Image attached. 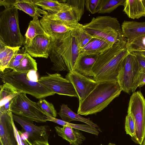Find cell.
Here are the masks:
<instances>
[{
    "mask_svg": "<svg viewBox=\"0 0 145 145\" xmlns=\"http://www.w3.org/2000/svg\"><path fill=\"white\" fill-rule=\"evenodd\" d=\"M141 67L133 52L123 60L118 76L117 81L122 90L129 94L137 89L136 84Z\"/></svg>",
    "mask_w": 145,
    "mask_h": 145,
    "instance_id": "9c48e42d",
    "label": "cell"
},
{
    "mask_svg": "<svg viewBox=\"0 0 145 145\" xmlns=\"http://www.w3.org/2000/svg\"><path fill=\"white\" fill-rule=\"evenodd\" d=\"M25 39L21 33L18 9L14 7L0 12V42L9 47H21Z\"/></svg>",
    "mask_w": 145,
    "mask_h": 145,
    "instance_id": "5b68a950",
    "label": "cell"
},
{
    "mask_svg": "<svg viewBox=\"0 0 145 145\" xmlns=\"http://www.w3.org/2000/svg\"><path fill=\"white\" fill-rule=\"evenodd\" d=\"M126 46L130 52L145 51V34L127 40Z\"/></svg>",
    "mask_w": 145,
    "mask_h": 145,
    "instance_id": "1f68e13d",
    "label": "cell"
},
{
    "mask_svg": "<svg viewBox=\"0 0 145 145\" xmlns=\"http://www.w3.org/2000/svg\"><path fill=\"white\" fill-rule=\"evenodd\" d=\"M145 85V69H142L139 73L137 80L136 87H141Z\"/></svg>",
    "mask_w": 145,
    "mask_h": 145,
    "instance_id": "74e56055",
    "label": "cell"
},
{
    "mask_svg": "<svg viewBox=\"0 0 145 145\" xmlns=\"http://www.w3.org/2000/svg\"><path fill=\"white\" fill-rule=\"evenodd\" d=\"M137 52L145 57V51H142Z\"/></svg>",
    "mask_w": 145,
    "mask_h": 145,
    "instance_id": "ee69618b",
    "label": "cell"
},
{
    "mask_svg": "<svg viewBox=\"0 0 145 145\" xmlns=\"http://www.w3.org/2000/svg\"><path fill=\"white\" fill-rule=\"evenodd\" d=\"M121 27L122 35L127 40L145 34V21L124 20Z\"/></svg>",
    "mask_w": 145,
    "mask_h": 145,
    "instance_id": "ac0fdd59",
    "label": "cell"
},
{
    "mask_svg": "<svg viewBox=\"0 0 145 145\" xmlns=\"http://www.w3.org/2000/svg\"><path fill=\"white\" fill-rule=\"evenodd\" d=\"M27 72H19L13 70L4 71L0 72V76L4 83L9 84L18 91L29 94L37 99H42L55 95V93L38 82L28 80L27 78Z\"/></svg>",
    "mask_w": 145,
    "mask_h": 145,
    "instance_id": "8992f818",
    "label": "cell"
},
{
    "mask_svg": "<svg viewBox=\"0 0 145 145\" xmlns=\"http://www.w3.org/2000/svg\"><path fill=\"white\" fill-rule=\"evenodd\" d=\"M12 70L22 72H27L31 70L37 71V63L32 57L26 52L20 65Z\"/></svg>",
    "mask_w": 145,
    "mask_h": 145,
    "instance_id": "f546056e",
    "label": "cell"
},
{
    "mask_svg": "<svg viewBox=\"0 0 145 145\" xmlns=\"http://www.w3.org/2000/svg\"><path fill=\"white\" fill-rule=\"evenodd\" d=\"M12 114L11 111L0 113V141L3 145H18Z\"/></svg>",
    "mask_w": 145,
    "mask_h": 145,
    "instance_id": "7c38bea8",
    "label": "cell"
},
{
    "mask_svg": "<svg viewBox=\"0 0 145 145\" xmlns=\"http://www.w3.org/2000/svg\"><path fill=\"white\" fill-rule=\"evenodd\" d=\"M21 47H12L0 42V71L3 72L6 69L11 59L16 55Z\"/></svg>",
    "mask_w": 145,
    "mask_h": 145,
    "instance_id": "484cf974",
    "label": "cell"
},
{
    "mask_svg": "<svg viewBox=\"0 0 145 145\" xmlns=\"http://www.w3.org/2000/svg\"><path fill=\"white\" fill-rule=\"evenodd\" d=\"M122 91L117 81L98 83L84 100L79 104L77 114L86 116L101 112L118 97Z\"/></svg>",
    "mask_w": 145,
    "mask_h": 145,
    "instance_id": "3957f363",
    "label": "cell"
},
{
    "mask_svg": "<svg viewBox=\"0 0 145 145\" xmlns=\"http://www.w3.org/2000/svg\"><path fill=\"white\" fill-rule=\"evenodd\" d=\"M101 0H85V5L86 9L91 14L97 13V10Z\"/></svg>",
    "mask_w": 145,
    "mask_h": 145,
    "instance_id": "8d00e7d4",
    "label": "cell"
},
{
    "mask_svg": "<svg viewBox=\"0 0 145 145\" xmlns=\"http://www.w3.org/2000/svg\"><path fill=\"white\" fill-rule=\"evenodd\" d=\"M14 1V0H0V5L4 6L5 8H8L13 7V4Z\"/></svg>",
    "mask_w": 145,
    "mask_h": 145,
    "instance_id": "b9f144b4",
    "label": "cell"
},
{
    "mask_svg": "<svg viewBox=\"0 0 145 145\" xmlns=\"http://www.w3.org/2000/svg\"><path fill=\"white\" fill-rule=\"evenodd\" d=\"M125 0H101L97 10L99 14L109 13L119 6L123 5Z\"/></svg>",
    "mask_w": 145,
    "mask_h": 145,
    "instance_id": "4dcf8cb0",
    "label": "cell"
},
{
    "mask_svg": "<svg viewBox=\"0 0 145 145\" xmlns=\"http://www.w3.org/2000/svg\"><path fill=\"white\" fill-rule=\"evenodd\" d=\"M51 40L48 35H37L29 45L24 46L25 51L32 57L47 59L49 57Z\"/></svg>",
    "mask_w": 145,
    "mask_h": 145,
    "instance_id": "4fadbf2b",
    "label": "cell"
},
{
    "mask_svg": "<svg viewBox=\"0 0 145 145\" xmlns=\"http://www.w3.org/2000/svg\"><path fill=\"white\" fill-rule=\"evenodd\" d=\"M48 35L46 33L42 27L38 18H33L29 24L28 28L25 34L24 46L29 45L35 37L37 35Z\"/></svg>",
    "mask_w": 145,
    "mask_h": 145,
    "instance_id": "d4e9b609",
    "label": "cell"
},
{
    "mask_svg": "<svg viewBox=\"0 0 145 145\" xmlns=\"http://www.w3.org/2000/svg\"><path fill=\"white\" fill-rule=\"evenodd\" d=\"M32 144V145H50L48 142L47 139L45 140H36L33 142Z\"/></svg>",
    "mask_w": 145,
    "mask_h": 145,
    "instance_id": "7bdbcfd3",
    "label": "cell"
},
{
    "mask_svg": "<svg viewBox=\"0 0 145 145\" xmlns=\"http://www.w3.org/2000/svg\"><path fill=\"white\" fill-rule=\"evenodd\" d=\"M84 29L93 38L103 40L113 45L125 38L117 18L110 16H98L83 25Z\"/></svg>",
    "mask_w": 145,
    "mask_h": 145,
    "instance_id": "277c9868",
    "label": "cell"
},
{
    "mask_svg": "<svg viewBox=\"0 0 145 145\" xmlns=\"http://www.w3.org/2000/svg\"><path fill=\"white\" fill-rule=\"evenodd\" d=\"M123 11L130 18L145 17V0H125Z\"/></svg>",
    "mask_w": 145,
    "mask_h": 145,
    "instance_id": "e0dca14e",
    "label": "cell"
},
{
    "mask_svg": "<svg viewBox=\"0 0 145 145\" xmlns=\"http://www.w3.org/2000/svg\"><path fill=\"white\" fill-rule=\"evenodd\" d=\"M0 107L11 100L21 92L11 84L4 83L0 86Z\"/></svg>",
    "mask_w": 145,
    "mask_h": 145,
    "instance_id": "83f0119b",
    "label": "cell"
},
{
    "mask_svg": "<svg viewBox=\"0 0 145 145\" xmlns=\"http://www.w3.org/2000/svg\"><path fill=\"white\" fill-rule=\"evenodd\" d=\"M25 52L24 47L20 49L17 54L11 59L7 66L6 69H9L13 70L18 66L24 58Z\"/></svg>",
    "mask_w": 145,
    "mask_h": 145,
    "instance_id": "e575fe53",
    "label": "cell"
},
{
    "mask_svg": "<svg viewBox=\"0 0 145 145\" xmlns=\"http://www.w3.org/2000/svg\"><path fill=\"white\" fill-rule=\"evenodd\" d=\"M125 130L127 134L131 137L135 135V123L134 119L130 113H128L125 119Z\"/></svg>",
    "mask_w": 145,
    "mask_h": 145,
    "instance_id": "d590c367",
    "label": "cell"
},
{
    "mask_svg": "<svg viewBox=\"0 0 145 145\" xmlns=\"http://www.w3.org/2000/svg\"><path fill=\"white\" fill-rule=\"evenodd\" d=\"M14 98L3 106L0 107V113L8 112L11 110V105Z\"/></svg>",
    "mask_w": 145,
    "mask_h": 145,
    "instance_id": "60d3db41",
    "label": "cell"
},
{
    "mask_svg": "<svg viewBox=\"0 0 145 145\" xmlns=\"http://www.w3.org/2000/svg\"><path fill=\"white\" fill-rule=\"evenodd\" d=\"M40 22L46 33L50 36L71 31L73 28V25H69L59 21L52 20L46 15L42 16Z\"/></svg>",
    "mask_w": 145,
    "mask_h": 145,
    "instance_id": "9a60e30c",
    "label": "cell"
},
{
    "mask_svg": "<svg viewBox=\"0 0 145 145\" xmlns=\"http://www.w3.org/2000/svg\"><path fill=\"white\" fill-rule=\"evenodd\" d=\"M50 36L49 57L53 63L52 69L57 72L73 71L80 55V49L76 40L71 31Z\"/></svg>",
    "mask_w": 145,
    "mask_h": 145,
    "instance_id": "6da1fadb",
    "label": "cell"
},
{
    "mask_svg": "<svg viewBox=\"0 0 145 145\" xmlns=\"http://www.w3.org/2000/svg\"><path fill=\"white\" fill-rule=\"evenodd\" d=\"M13 7L18 9L22 10L32 17H42L41 15H47L48 12L39 8L32 0H15Z\"/></svg>",
    "mask_w": 145,
    "mask_h": 145,
    "instance_id": "44dd1931",
    "label": "cell"
},
{
    "mask_svg": "<svg viewBox=\"0 0 145 145\" xmlns=\"http://www.w3.org/2000/svg\"><path fill=\"white\" fill-rule=\"evenodd\" d=\"M73 26L71 32L76 40L80 50L93 38L84 29L82 24L78 23Z\"/></svg>",
    "mask_w": 145,
    "mask_h": 145,
    "instance_id": "4316f807",
    "label": "cell"
},
{
    "mask_svg": "<svg viewBox=\"0 0 145 145\" xmlns=\"http://www.w3.org/2000/svg\"><path fill=\"white\" fill-rule=\"evenodd\" d=\"M97 56L81 55L74 71L82 75L93 77L92 69L97 59Z\"/></svg>",
    "mask_w": 145,
    "mask_h": 145,
    "instance_id": "7402d4cb",
    "label": "cell"
},
{
    "mask_svg": "<svg viewBox=\"0 0 145 145\" xmlns=\"http://www.w3.org/2000/svg\"><path fill=\"white\" fill-rule=\"evenodd\" d=\"M113 46L103 40L93 38L80 50V55L97 56Z\"/></svg>",
    "mask_w": 145,
    "mask_h": 145,
    "instance_id": "ffe728a7",
    "label": "cell"
},
{
    "mask_svg": "<svg viewBox=\"0 0 145 145\" xmlns=\"http://www.w3.org/2000/svg\"><path fill=\"white\" fill-rule=\"evenodd\" d=\"M38 7L44 10H47L50 13H56L68 10L71 7L66 1L60 2L56 0H32Z\"/></svg>",
    "mask_w": 145,
    "mask_h": 145,
    "instance_id": "603a6c76",
    "label": "cell"
},
{
    "mask_svg": "<svg viewBox=\"0 0 145 145\" xmlns=\"http://www.w3.org/2000/svg\"><path fill=\"white\" fill-rule=\"evenodd\" d=\"M107 145H116L115 144L112 143H109Z\"/></svg>",
    "mask_w": 145,
    "mask_h": 145,
    "instance_id": "bcb514c9",
    "label": "cell"
},
{
    "mask_svg": "<svg viewBox=\"0 0 145 145\" xmlns=\"http://www.w3.org/2000/svg\"><path fill=\"white\" fill-rule=\"evenodd\" d=\"M37 71L31 70L28 72L27 74V78L28 80L34 82H38V76Z\"/></svg>",
    "mask_w": 145,
    "mask_h": 145,
    "instance_id": "f35d334b",
    "label": "cell"
},
{
    "mask_svg": "<svg viewBox=\"0 0 145 145\" xmlns=\"http://www.w3.org/2000/svg\"><path fill=\"white\" fill-rule=\"evenodd\" d=\"M65 78L72 84L78 97L79 104L84 100L98 83L93 79L74 71L68 72Z\"/></svg>",
    "mask_w": 145,
    "mask_h": 145,
    "instance_id": "8fae6325",
    "label": "cell"
},
{
    "mask_svg": "<svg viewBox=\"0 0 145 145\" xmlns=\"http://www.w3.org/2000/svg\"><path fill=\"white\" fill-rule=\"evenodd\" d=\"M0 145H3L2 143L0 141Z\"/></svg>",
    "mask_w": 145,
    "mask_h": 145,
    "instance_id": "7dc6e473",
    "label": "cell"
},
{
    "mask_svg": "<svg viewBox=\"0 0 145 145\" xmlns=\"http://www.w3.org/2000/svg\"><path fill=\"white\" fill-rule=\"evenodd\" d=\"M48 121H51L63 126H66L85 131L98 136L99 132L92 126L87 124H77L66 122L62 120L54 118L45 114Z\"/></svg>",
    "mask_w": 145,
    "mask_h": 145,
    "instance_id": "f1b7e54d",
    "label": "cell"
},
{
    "mask_svg": "<svg viewBox=\"0 0 145 145\" xmlns=\"http://www.w3.org/2000/svg\"><path fill=\"white\" fill-rule=\"evenodd\" d=\"M66 2L74 10L80 21L84 12L85 0H69Z\"/></svg>",
    "mask_w": 145,
    "mask_h": 145,
    "instance_id": "836d02e7",
    "label": "cell"
},
{
    "mask_svg": "<svg viewBox=\"0 0 145 145\" xmlns=\"http://www.w3.org/2000/svg\"><path fill=\"white\" fill-rule=\"evenodd\" d=\"M141 145H145V138Z\"/></svg>",
    "mask_w": 145,
    "mask_h": 145,
    "instance_id": "f6af8a7d",
    "label": "cell"
},
{
    "mask_svg": "<svg viewBox=\"0 0 145 145\" xmlns=\"http://www.w3.org/2000/svg\"><path fill=\"white\" fill-rule=\"evenodd\" d=\"M128 113L131 114L135 123V135L131 139L141 145L145 138V99L140 91L135 92L130 97Z\"/></svg>",
    "mask_w": 145,
    "mask_h": 145,
    "instance_id": "ba28073f",
    "label": "cell"
},
{
    "mask_svg": "<svg viewBox=\"0 0 145 145\" xmlns=\"http://www.w3.org/2000/svg\"><path fill=\"white\" fill-rule=\"evenodd\" d=\"M55 128L58 135L68 141L72 145H81L85 140L86 137L80 130L63 126H56Z\"/></svg>",
    "mask_w": 145,
    "mask_h": 145,
    "instance_id": "2e32d148",
    "label": "cell"
},
{
    "mask_svg": "<svg viewBox=\"0 0 145 145\" xmlns=\"http://www.w3.org/2000/svg\"><path fill=\"white\" fill-rule=\"evenodd\" d=\"M58 114L62 120L66 122L70 123L72 121H81L88 125L100 132L101 130L99 126L90 120L89 118H86L81 116L72 111L67 105L63 104Z\"/></svg>",
    "mask_w": 145,
    "mask_h": 145,
    "instance_id": "d6986e66",
    "label": "cell"
},
{
    "mask_svg": "<svg viewBox=\"0 0 145 145\" xmlns=\"http://www.w3.org/2000/svg\"><path fill=\"white\" fill-rule=\"evenodd\" d=\"M37 102L45 114L54 118L57 116V113L53 104L43 99H39Z\"/></svg>",
    "mask_w": 145,
    "mask_h": 145,
    "instance_id": "d6a6232c",
    "label": "cell"
},
{
    "mask_svg": "<svg viewBox=\"0 0 145 145\" xmlns=\"http://www.w3.org/2000/svg\"><path fill=\"white\" fill-rule=\"evenodd\" d=\"M138 61L141 68L145 69V57L137 52H133Z\"/></svg>",
    "mask_w": 145,
    "mask_h": 145,
    "instance_id": "ab89813d",
    "label": "cell"
},
{
    "mask_svg": "<svg viewBox=\"0 0 145 145\" xmlns=\"http://www.w3.org/2000/svg\"><path fill=\"white\" fill-rule=\"evenodd\" d=\"M13 114L37 123H44L48 118L37 102L30 99L26 93L21 92L14 98L11 105Z\"/></svg>",
    "mask_w": 145,
    "mask_h": 145,
    "instance_id": "52a82bcc",
    "label": "cell"
},
{
    "mask_svg": "<svg viewBox=\"0 0 145 145\" xmlns=\"http://www.w3.org/2000/svg\"><path fill=\"white\" fill-rule=\"evenodd\" d=\"M14 121L19 123L31 138L33 142L36 140L47 139L46 136L50 131L47 125L37 126L31 121L23 117L12 114Z\"/></svg>",
    "mask_w": 145,
    "mask_h": 145,
    "instance_id": "5bb4252c",
    "label": "cell"
},
{
    "mask_svg": "<svg viewBox=\"0 0 145 145\" xmlns=\"http://www.w3.org/2000/svg\"><path fill=\"white\" fill-rule=\"evenodd\" d=\"M46 16L50 19L60 21L69 25H74L78 23V16L74 9H69L56 13H50Z\"/></svg>",
    "mask_w": 145,
    "mask_h": 145,
    "instance_id": "cb8c5ba5",
    "label": "cell"
},
{
    "mask_svg": "<svg viewBox=\"0 0 145 145\" xmlns=\"http://www.w3.org/2000/svg\"><path fill=\"white\" fill-rule=\"evenodd\" d=\"M127 40L121 39L97 56L92 69L93 79L97 82L116 81L123 62L131 53L127 48Z\"/></svg>",
    "mask_w": 145,
    "mask_h": 145,
    "instance_id": "7a4b0ae2",
    "label": "cell"
},
{
    "mask_svg": "<svg viewBox=\"0 0 145 145\" xmlns=\"http://www.w3.org/2000/svg\"><path fill=\"white\" fill-rule=\"evenodd\" d=\"M46 73V75L39 78V82L55 94L78 98L75 88L69 80L58 73Z\"/></svg>",
    "mask_w": 145,
    "mask_h": 145,
    "instance_id": "30bf717a",
    "label": "cell"
}]
</instances>
